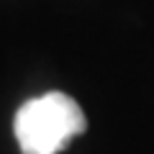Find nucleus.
Here are the masks:
<instances>
[{
	"label": "nucleus",
	"instance_id": "f257e3e1",
	"mask_svg": "<svg viewBox=\"0 0 154 154\" xmlns=\"http://www.w3.org/2000/svg\"><path fill=\"white\" fill-rule=\"evenodd\" d=\"M88 128L82 108L64 93H46L31 98L16 113V131L21 154H57Z\"/></svg>",
	"mask_w": 154,
	"mask_h": 154
}]
</instances>
